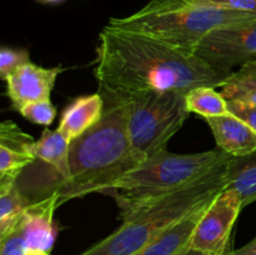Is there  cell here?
Returning a JSON list of instances; mask_svg holds the SVG:
<instances>
[{"mask_svg": "<svg viewBox=\"0 0 256 255\" xmlns=\"http://www.w3.org/2000/svg\"><path fill=\"white\" fill-rule=\"evenodd\" d=\"M95 78L105 102H118L148 92L220 88L232 72L136 32L105 26L99 34Z\"/></svg>", "mask_w": 256, "mask_h": 255, "instance_id": "cell-1", "label": "cell"}, {"mask_svg": "<svg viewBox=\"0 0 256 255\" xmlns=\"http://www.w3.org/2000/svg\"><path fill=\"white\" fill-rule=\"evenodd\" d=\"M142 162L128 134L124 102H105L95 126L70 142L69 176L52 186L59 204L92 192L109 194L115 182Z\"/></svg>", "mask_w": 256, "mask_h": 255, "instance_id": "cell-2", "label": "cell"}, {"mask_svg": "<svg viewBox=\"0 0 256 255\" xmlns=\"http://www.w3.org/2000/svg\"><path fill=\"white\" fill-rule=\"evenodd\" d=\"M234 156L219 148L195 154H174L166 149L140 162L109 192L120 209V218L129 219L152 202L198 182Z\"/></svg>", "mask_w": 256, "mask_h": 255, "instance_id": "cell-3", "label": "cell"}, {"mask_svg": "<svg viewBox=\"0 0 256 255\" xmlns=\"http://www.w3.org/2000/svg\"><path fill=\"white\" fill-rule=\"evenodd\" d=\"M254 18L255 12L218 9L192 0H150L129 16L112 18L108 26L145 35L179 52L196 54L208 34Z\"/></svg>", "mask_w": 256, "mask_h": 255, "instance_id": "cell-4", "label": "cell"}, {"mask_svg": "<svg viewBox=\"0 0 256 255\" xmlns=\"http://www.w3.org/2000/svg\"><path fill=\"white\" fill-rule=\"evenodd\" d=\"M228 164L122 220L114 232L79 255L138 254L169 228L224 190L228 185Z\"/></svg>", "mask_w": 256, "mask_h": 255, "instance_id": "cell-5", "label": "cell"}, {"mask_svg": "<svg viewBox=\"0 0 256 255\" xmlns=\"http://www.w3.org/2000/svg\"><path fill=\"white\" fill-rule=\"evenodd\" d=\"M118 102L126 108L128 134L142 162L166 149L190 114L186 92L180 90L148 92Z\"/></svg>", "mask_w": 256, "mask_h": 255, "instance_id": "cell-6", "label": "cell"}, {"mask_svg": "<svg viewBox=\"0 0 256 255\" xmlns=\"http://www.w3.org/2000/svg\"><path fill=\"white\" fill-rule=\"evenodd\" d=\"M242 209V202L235 190H222L200 219L190 248L208 255H224L234 248L232 229Z\"/></svg>", "mask_w": 256, "mask_h": 255, "instance_id": "cell-7", "label": "cell"}, {"mask_svg": "<svg viewBox=\"0 0 256 255\" xmlns=\"http://www.w3.org/2000/svg\"><path fill=\"white\" fill-rule=\"evenodd\" d=\"M196 55L224 72H232V68L256 60V18L208 34Z\"/></svg>", "mask_w": 256, "mask_h": 255, "instance_id": "cell-8", "label": "cell"}, {"mask_svg": "<svg viewBox=\"0 0 256 255\" xmlns=\"http://www.w3.org/2000/svg\"><path fill=\"white\" fill-rule=\"evenodd\" d=\"M59 205V195L52 192L34 200L19 218L25 255H52L58 232L54 212Z\"/></svg>", "mask_w": 256, "mask_h": 255, "instance_id": "cell-9", "label": "cell"}, {"mask_svg": "<svg viewBox=\"0 0 256 255\" xmlns=\"http://www.w3.org/2000/svg\"><path fill=\"white\" fill-rule=\"evenodd\" d=\"M62 68H42L29 62L8 76L6 95L12 108L19 112L22 106L39 100L50 99Z\"/></svg>", "mask_w": 256, "mask_h": 255, "instance_id": "cell-10", "label": "cell"}, {"mask_svg": "<svg viewBox=\"0 0 256 255\" xmlns=\"http://www.w3.org/2000/svg\"><path fill=\"white\" fill-rule=\"evenodd\" d=\"M32 142V135L22 132L12 120L0 125V176L22 175L36 162L29 149Z\"/></svg>", "mask_w": 256, "mask_h": 255, "instance_id": "cell-11", "label": "cell"}, {"mask_svg": "<svg viewBox=\"0 0 256 255\" xmlns=\"http://www.w3.org/2000/svg\"><path fill=\"white\" fill-rule=\"evenodd\" d=\"M104 112L105 100L100 92L79 96L65 108L58 130L72 142L95 126Z\"/></svg>", "mask_w": 256, "mask_h": 255, "instance_id": "cell-12", "label": "cell"}, {"mask_svg": "<svg viewBox=\"0 0 256 255\" xmlns=\"http://www.w3.org/2000/svg\"><path fill=\"white\" fill-rule=\"evenodd\" d=\"M212 199L200 205L135 255H184L190 249L195 229Z\"/></svg>", "mask_w": 256, "mask_h": 255, "instance_id": "cell-13", "label": "cell"}, {"mask_svg": "<svg viewBox=\"0 0 256 255\" xmlns=\"http://www.w3.org/2000/svg\"><path fill=\"white\" fill-rule=\"evenodd\" d=\"M208 125L219 149L232 156H242L256 150V132L234 115L208 118Z\"/></svg>", "mask_w": 256, "mask_h": 255, "instance_id": "cell-14", "label": "cell"}, {"mask_svg": "<svg viewBox=\"0 0 256 255\" xmlns=\"http://www.w3.org/2000/svg\"><path fill=\"white\" fill-rule=\"evenodd\" d=\"M29 149L36 162H42L49 165L50 169L59 176L58 182L68 179L70 142L59 130L45 129L40 139L34 140Z\"/></svg>", "mask_w": 256, "mask_h": 255, "instance_id": "cell-15", "label": "cell"}, {"mask_svg": "<svg viewBox=\"0 0 256 255\" xmlns=\"http://www.w3.org/2000/svg\"><path fill=\"white\" fill-rule=\"evenodd\" d=\"M20 175L0 176V235L5 234L34 200L20 189Z\"/></svg>", "mask_w": 256, "mask_h": 255, "instance_id": "cell-16", "label": "cell"}, {"mask_svg": "<svg viewBox=\"0 0 256 255\" xmlns=\"http://www.w3.org/2000/svg\"><path fill=\"white\" fill-rule=\"evenodd\" d=\"M226 188L239 194L242 208L256 202V150L230 160L228 164Z\"/></svg>", "mask_w": 256, "mask_h": 255, "instance_id": "cell-17", "label": "cell"}, {"mask_svg": "<svg viewBox=\"0 0 256 255\" xmlns=\"http://www.w3.org/2000/svg\"><path fill=\"white\" fill-rule=\"evenodd\" d=\"M186 106L190 112L204 119L232 115L228 106V100L214 86L194 88L186 94Z\"/></svg>", "mask_w": 256, "mask_h": 255, "instance_id": "cell-18", "label": "cell"}, {"mask_svg": "<svg viewBox=\"0 0 256 255\" xmlns=\"http://www.w3.org/2000/svg\"><path fill=\"white\" fill-rule=\"evenodd\" d=\"M220 88L226 100L256 104V60L245 62L239 70L232 72Z\"/></svg>", "mask_w": 256, "mask_h": 255, "instance_id": "cell-19", "label": "cell"}, {"mask_svg": "<svg viewBox=\"0 0 256 255\" xmlns=\"http://www.w3.org/2000/svg\"><path fill=\"white\" fill-rule=\"evenodd\" d=\"M22 118L38 125L49 126L56 116V109L50 99L30 102L19 110Z\"/></svg>", "mask_w": 256, "mask_h": 255, "instance_id": "cell-20", "label": "cell"}, {"mask_svg": "<svg viewBox=\"0 0 256 255\" xmlns=\"http://www.w3.org/2000/svg\"><path fill=\"white\" fill-rule=\"evenodd\" d=\"M29 62L30 56L26 49L2 48L0 52V76L2 80H6L10 74Z\"/></svg>", "mask_w": 256, "mask_h": 255, "instance_id": "cell-21", "label": "cell"}, {"mask_svg": "<svg viewBox=\"0 0 256 255\" xmlns=\"http://www.w3.org/2000/svg\"><path fill=\"white\" fill-rule=\"evenodd\" d=\"M0 255H25L19 219L5 234L0 235Z\"/></svg>", "mask_w": 256, "mask_h": 255, "instance_id": "cell-22", "label": "cell"}, {"mask_svg": "<svg viewBox=\"0 0 256 255\" xmlns=\"http://www.w3.org/2000/svg\"><path fill=\"white\" fill-rule=\"evenodd\" d=\"M192 2L205 6L218 8V9L256 14V0H192Z\"/></svg>", "mask_w": 256, "mask_h": 255, "instance_id": "cell-23", "label": "cell"}, {"mask_svg": "<svg viewBox=\"0 0 256 255\" xmlns=\"http://www.w3.org/2000/svg\"><path fill=\"white\" fill-rule=\"evenodd\" d=\"M228 106L234 116L244 122L256 132V104L239 100H228Z\"/></svg>", "mask_w": 256, "mask_h": 255, "instance_id": "cell-24", "label": "cell"}, {"mask_svg": "<svg viewBox=\"0 0 256 255\" xmlns=\"http://www.w3.org/2000/svg\"><path fill=\"white\" fill-rule=\"evenodd\" d=\"M234 255H256V236L240 249H234Z\"/></svg>", "mask_w": 256, "mask_h": 255, "instance_id": "cell-25", "label": "cell"}, {"mask_svg": "<svg viewBox=\"0 0 256 255\" xmlns=\"http://www.w3.org/2000/svg\"><path fill=\"white\" fill-rule=\"evenodd\" d=\"M184 255H208V254H204V252H198V250H194V249H192V248H190V249L188 250V252H185ZM224 255H234V248H232L230 250H228V252H225Z\"/></svg>", "mask_w": 256, "mask_h": 255, "instance_id": "cell-26", "label": "cell"}, {"mask_svg": "<svg viewBox=\"0 0 256 255\" xmlns=\"http://www.w3.org/2000/svg\"><path fill=\"white\" fill-rule=\"evenodd\" d=\"M45 2H59V0H45Z\"/></svg>", "mask_w": 256, "mask_h": 255, "instance_id": "cell-27", "label": "cell"}]
</instances>
